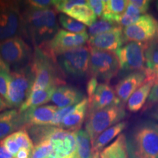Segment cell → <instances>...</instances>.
<instances>
[{"label": "cell", "instance_id": "7", "mask_svg": "<svg viewBox=\"0 0 158 158\" xmlns=\"http://www.w3.org/2000/svg\"><path fill=\"white\" fill-rule=\"evenodd\" d=\"M0 56L13 71L29 66L32 60L31 48L20 37L0 43Z\"/></svg>", "mask_w": 158, "mask_h": 158}, {"label": "cell", "instance_id": "20", "mask_svg": "<svg viewBox=\"0 0 158 158\" xmlns=\"http://www.w3.org/2000/svg\"><path fill=\"white\" fill-rule=\"evenodd\" d=\"M21 129L23 124L19 110L13 108L0 113V141Z\"/></svg>", "mask_w": 158, "mask_h": 158}, {"label": "cell", "instance_id": "1", "mask_svg": "<svg viewBox=\"0 0 158 158\" xmlns=\"http://www.w3.org/2000/svg\"><path fill=\"white\" fill-rule=\"evenodd\" d=\"M129 158H158V124L144 121L126 137Z\"/></svg>", "mask_w": 158, "mask_h": 158}, {"label": "cell", "instance_id": "49", "mask_svg": "<svg viewBox=\"0 0 158 158\" xmlns=\"http://www.w3.org/2000/svg\"><path fill=\"white\" fill-rule=\"evenodd\" d=\"M90 158H92V157H90Z\"/></svg>", "mask_w": 158, "mask_h": 158}, {"label": "cell", "instance_id": "32", "mask_svg": "<svg viewBox=\"0 0 158 158\" xmlns=\"http://www.w3.org/2000/svg\"><path fill=\"white\" fill-rule=\"evenodd\" d=\"M10 70H0V97L8 105V89L10 82ZM9 106V105H8Z\"/></svg>", "mask_w": 158, "mask_h": 158}, {"label": "cell", "instance_id": "13", "mask_svg": "<svg viewBox=\"0 0 158 158\" xmlns=\"http://www.w3.org/2000/svg\"><path fill=\"white\" fill-rule=\"evenodd\" d=\"M48 140L53 144V152L49 158H78L76 131L56 127Z\"/></svg>", "mask_w": 158, "mask_h": 158}, {"label": "cell", "instance_id": "31", "mask_svg": "<svg viewBox=\"0 0 158 158\" xmlns=\"http://www.w3.org/2000/svg\"><path fill=\"white\" fill-rule=\"evenodd\" d=\"M13 137L14 138L15 141L19 147L21 149H25L28 150H31L34 148V143L30 136H29L28 132L26 129H21L15 132L14 133L12 134Z\"/></svg>", "mask_w": 158, "mask_h": 158}, {"label": "cell", "instance_id": "48", "mask_svg": "<svg viewBox=\"0 0 158 158\" xmlns=\"http://www.w3.org/2000/svg\"><path fill=\"white\" fill-rule=\"evenodd\" d=\"M156 5H157V8L158 10V2H157V4H156Z\"/></svg>", "mask_w": 158, "mask_h": 158}, {"label": "cell", "instance_id": "33", "mask_svg": "<svg viewBox=\"0 0 158 158\" xmlns=\"http://www.w3.org/2000/svg\"><path fill=\"white\" fill-rule=\"evenodd\" d=\"M87 4L85 0H54V7L57 10L62 12L63 14H66L74 6Z\"/></svg>", "mask_w": 158, "mask_h": 158}, {"label": "cell", "instance_id": "3", "mask_svg": "<svg viewBox=\"0 0 158 158\" xmlns=\"http://www.w3.org/2000/svg\"><path fill=\"white\" fill-rule=\"evenodd\" d=\"M54 58L39 46H35L31 67L35 76L31 92L51 87H58L63 81L59 78Z\"/></svg>", "mask_w": 158, "mask_h": 158}, {"label": "cell", "instance_id": "23", "mask_svg": "<svg viewBox=\"0 0 158 158\" xmlns=\"http://www.w3.org/2000/svg\"><path fill=\"white\" fill-rule=\"evenodd\" d=\"M57 87H51L47 89L32 92L26 101L19 108V113H23L28 109L42 106L51 100L53 94Z\"/></svg>", "mask_w": 158, "mask_h": 158}, {"label": "cell", "instance_id": "4", "mask_svg": "<svg viewBox=\"0 0 158 158\" xmlns=\"http://www.w3.org/2000/svg\"><path fill=\"white\" fill-rule=\"evenodd\" d=\"M126 112L122 105L110 106L88 113L85 130L89 135L92 143L102 132L121 122L125 118Z\"/></svg>", "mask_w": 158, "mask_h": 158}, {"label": "cell", "instance_id": "45", "mask_svg": "<svg viewBox=\"0 0 158 158\" xmlns=\"http://www.w3.org/2000/svg\"><path fill=\"white\" fill-rule=\"evenodd\" d=\"M2 69H6V70H10V67L7 65L6 63L4 62V60L2 59L1 56H0V70H2Z\"/></svg>", "mask_w": 158, "mask_h": 158}, {"label": "cell", "instance_id": "27", "mask_svg": "<svg viewBox=\"0 0 158 158\" xmlns=\"http://www.w3.org/2000/svg\"><path fill=\"white\" fill-rule=\"evenodd\" d=\"M59 21L63 28L70 32L76 34L86 32V26L63 13L59 15Z\"/></svg>", "mask_w": 158, "mask_h": 158}, {"label": "cell", "instance_id": "40", "mask_svg": "<svg viewBox=\"0 0 158 158\" xmlns=\"http://www.w3.org/2000/svg\"><path fill=\"white\" fill-rule=\"evenodd\" d=\"M98 79L94 77H91L89 79L87 84H86V92H87L88 100L92 98L93 94L97 89V87L98 86Z\"/></svg>", "mask_w": 158, "mask_h": 158}, {"label": "cell", "instance_id": "10", "mask_svg": "<svg viewBox=\"0 0 158 158\" xmlns=\"http://www.w3.org/2000/svg\"><path fill=\"white\" fill-rule=\"evenodd\" d=\"M150 43L128 42L116 51L119 68L125 72L147 70L146 51Z\"/></svg>", "mask_w": 158, "mask_h": 158}, {"label": "cell", "instance_id": "35", "mask_svg": "<svg viewBox=\"0 0 158 158\" xmlns=\"http://www.w3.org/2000/svg\"><path fill=\"white\" fill-rule=\"evenodd\" d=\"M106 1L103 0H89L87 5L94 12L97 17L102 18L106 7Z\"/></svg>", "mask_w": 158, "mask_h": 158}, {"label": "cell", "instance_id": "29", "mask_svg": "<svg viewBox=\"0 0 158 158\" xmlns=\"http://www.w3.org/2000/svg\"><path fill=\"white\" fill-rule=\"evenodd\" d=\"M147 70L149 72L158 71V42L150 43L146 51Z\"/></svg>", "mask_w": 158, "mask_h": 158}, {"label": "cell", "instance_id": "22", "mask_svg": "<svg viewBox=\"0 0 158 158\" xmlns=\"http://www.w3.org/2000/svg\"><path fill=\"white\" fill-rule=\"evenodd\" d=\"M126 127L127 122H121L102 132L92 143V153L100 152V151L106 148L112 140H114L116 136L119 135Z\"/></svg>", "mask_w": 158, "mask_h": 158}, {"label": "cell", "instance_id": "47", "mask_svg": "<svg viewBox=\"0 0 158 158\" xmlns=\"http://www.w3.org/2000/svg\"><path fill=\"white\" fill-rule=\"evenodd\" d=\"M154 116H155V117L156 118H158V110H157V112H156L155 114V115H154Z\"/></svg>", "mask_w": 158, "mask_h": 158}, {"label": "cell", "instance_id": "12", "mask_svg": "<svg viewBox=\"0 0 158 158\" xmlns=\"http://www.w3.org/2000/svg\"><path fill=\"white\" fill-rule=\"evenodd\" d=\"M89 39V36L87 32L76 34L64 29H59L54 37L46 43L45 51L54 59L65 51L83 46L88 43Z\"/></svg>", "mask_w": 158, "mask_h": 158}, {"label": "cell", "instance_id": "15", "mask_svg": "<svg viewBox=\"0 0 158 158\" xmlns=\"http://www.w3.org/2000/svg\"><path fill=\"white\" fill-rule=\"evenodd\" d=\"M147 70L130 73L118 81L115 86V92L122 105L127 102L136 90L145 82Z\"/></svg>", "mask_w": 158, "mask_h": 158}, {"label": "cell", "instance_id": "2", "mask_svg": "<svg viewBox=\"0 0 158 158\" xmlns=\"http://www.w3.org/2000/svg\"><path fill=\"white\" fill-rule=\"evenodd\" d=\"M25 31L40 47L48 43L59 30L56 21V12L53 9L37 10L28 7L23 14Z\"/></svg>", "mask_w": 158, "mask_h": 158}, {"label": "cell", "instance_id": "28", "mask_svg": "<svg viewBox=\"0 0 158 158\" xmlns=\"http://www.w3.org/2000/svg\"><path fill=\"white\" fill-rule=\"evenodd\" d=\"M118 26L119 25L118 23L107 21V20H99V21H96L93 24L89 27L88 35L89 36V38L94 37L112 30Z\"/></svg>", "mask_w": 158, "mask_h": 158}, {"label": "cell", "instance_id": "8", "mask_svg": "<svg viewBox=\"0 0 158 158\" xmlns=\"http://www.w3.org/2000/svg\"><path fill=\"white\" fill-rule=\"evenodd\" d=\"M35 76L31 64L10 73L8 89V105L10 108H20L30 95Z\"/></svg>", "mask_w": 158, "mask_h": 158}, {"label": "cell", "instance_id": "38", "mask_svg": "<svg viewBox=\"0 0 158 158\" xmlns=\"http://www.w3.org/2000/svg\"><path fill=\"white\" fill-rule=\"evenodd\" d=\"M158 103V84H155L152 89L149 98H148L147 104L144 106V110L151 108L154 105Z\"/></svg>", "mask_w": 158, "mask_h": 158}, {"label": "cell", "instance_id": "18", "mask_svg": "<svg viewBox=\"0 0 158 158\" xmlns=\"http://www.w3.org/2000/svg\"><path fill=\"white\" fill-rule=\"evenodd\" d=\"M84 94L73 86L62 85L55 89L51 101L58 108L74 106L84 100Z\"/></svg>", "mask_w": 158, "mask_h": 158}, {"label": "cell", "instance_id": "41", "mask_svg": "<svg viewBox=\"0 0 158 158\" xmlns=\"http://www.w3.org/2000/svg\"><path fill=\"white\" fill-rule=\"evenodd\" d=\"M31 151L25 149H21L16 155L14 156V158H30Z\"/></svg>", "mask_w": 158, "mask_h": 158}, {"label": "cell", "instance_id": "30", "mask_svg": "<svg viewBox=\"0 0 158 158\" xmlns=\"http://www.w3.org/2000/svg\"><path fill=\"white\" fill-rule=\"evenodd\" d=\"M53 152V144L50 140H45L35 144L31 150L30 158H49Z\"/></svg>", "mask_w": 158, "mask_h": 158}, {"label": "cell", "instance_id": "46", "mask_svg": "<svg viewBox=\"0 0 158 158\" xmlns=\"http://www.w3.org/2000/svg\"><path fill=\"white\" fill-rule=\"evenodd\" d=\"M92 158H100V152L92 153Z\"/></svg>", "mask_w": 158, "mask_h": 158}, {"label": "cell", "instance_id": "26", "mask_svg": "<svg viewBox=\"0 0 158 158\" xmlns=\"http://www.w3.org/2000/svg\"><path fill=\"white\" fill-rule=\"evenodd\" d=\"M65 15H68L72 19L88 27L93 24L98 18L94 12L87 5V4L74 6Z\"/></svg>", "mask_w": 158, "mask_h": 158}, {"label": "cell", "instance_id": "16", "mask_svg": "<svg viewBox=\"0 0 158 158\" xmlns=\"http://www.w3.org/2000/svg\"><path fill=\"white\" fill-rule=\"evenodd\" d=\"M88 113L110 106L122 105L120 100L116 96L115 90L108 83L99 84L93 96L89 100H88Z\"/></svg>", "mask_w": 158, "mask_h": 158}, {"label": "cell", "instance_id": "36", "mask_svg": "<svg viewBox=\"0 0 158 158\" xmlns=\"http://www.w3.org/2000/svg\"><path fill=\"white\" fill-rule=\"evenodd\" d=\"M26 2L29 7L37 10L51 9L54 6V0H29Z\"/></svg>", "mask_w": 158, "mask_h": 158}, {"label": "cell", "instance_id": "25", "mask_svg": "<svg viewBox=\"0 0 158 158\" xmlns=\"http://www.w3.org/2000/svg\"><path fill=\"white\" fill-rule=\"evenodd\" d=\"M129 1L127 0H108L106 2V7L102 19L117 23L121 15L126 10Z\"/></svg>", "mask_w": 158, "mask_h": 158}, {"label": "cell", "instance_id": "19", "mask_svg": "<svg viewBox=\"0 0 158 158\" xmlns=\"http://www.w3.org/2000/svg\"><path fill=\"white\" fill-rule=\"evenodd\" d=\"M88 98H85L81 102L75 106L72 111L65 116L58 127L70 131H78L81 130L80 128L86 118V114H88Z\"/></svg>", "mask_w": 158, "mask_h": 158}, {"label": "cell", "instance_id": "21", "mask_svg": "<svg viewBox=\"0 0 158 158\" xmlns=\"http://www.w3.org/2000/svg\"><path fill=\"white\" fill-rule=\"evenodd\" d=\"M155 85L154 81L146 79L145 82L130 96L127 102V108L130 112H138L147 102L152 89Z\"/></svg>", "mask_w": 158, "mask_h": 158}, {"label": "cell", "instance_id": "43", "mask_svg": "<svg viewBox=\"0 0 158 158\" xmlns=\"http://www.w3.org/2000/svg\"><path fill=\"white\" fill-rule=\"evenodd\" d=\"M147 78L154 81L155 84H158V71L152 73L147 70Z\"/></svg>", "mask_w": 158, "mask_h": 158}, {"label": "cell", "instance_id": "37", "mask_svg": "<svg viewBox=\"0 0 158 158\" xmlns=\"http://www.w3.org/2000/svg\"><path fill=\"white\" fill-rule=\"evenodd\" d=\"M1 143L2 145L6 148V149L12 155H13V157L19 152L20 150V148L18 145L16 141H15L14 138L13 137V135H10L7 136V138H5V139H3L1 141Z\"/></svg>", "mask_w": 158, "mask_h": 158}, {"label": "cell", "instance_id": "34", "mask_svg": "<svg viewBox=\"0 0 158 158\" xmlns=\"http://www.w3.org/2000/svg\"><path fill=\"white\" fill-rule=\"evenodd\" d=\"M75 107L74 106H69V107L63 108H58L56 113L54 114V118L49 125L54 126V127H58L59 124L62 123L63 119L65 118V116H68L69 114L72 111Z\"/></svg>", "mask_w": 158, "mask_h": 158}, {"label": "cell", "instance_id": "14", "mask_svg": "<svg viewBox=\"0 0 158 158\" xmlns=\"http://www.w3.org/2000/svg\"><path fill=\"white\" fill-rule=\"evenodd\" d=\"M123 29L118 26L115 29L94 37H90L88 45L90 48L115 53L124 45Z\"/></svg>", "mask_w": 158, "mask_h": 158}, {"label": "cell", "instance_id": "44", "mask_svg": "<svg viewBox=\"0 0 158 158\" xmlns=\"http://www.w3.org/2000/svg\"><path fill=\"white\" fill-rule=\"evenodd\" d=\"M10 108L6 102L2 100V98L0 97V112L3 111L4 110H6L7 108Z\"/></svg>", "mask_w": 158, "mask_h": 158}, {"label": "cell", "instance_id": "5", "mask_svg": "<svg viewBox=\"0 0 158 158\" xmlns=\"http://www.w3.org/2000/svg\"><path fill=\"white\" fill-rule=\"evenodd\" d=\"M25 32L23 17L17 2L0 1V43Z\"/></svg>", "mask_w": 158, "mask_h": 158}, {"label": "cell", "instance_id": "24", "mask_svg": "<svg viewBox=\"0 0 158 158\" xmlns=\"http://www.w3.org/2000/svg\"><path fill=\"white\" fill-rule=\"evenodd\" d=\"M100 158H129L127 140L124 134H120L117 138L100 152Z\"/></svg>", "mask_w": 158, "mask_h": 158}, {"label": "cell", "instance_id": "9", "mask_svg": "<svg viewBox=\"0 0 158 158\" xmlns=\"http://www.w3.org/2000/svg\"><path fill=\"white\" fill-rule=\"evenodd\" d=\"M119 69L115 53L90 48L89 73L92 77L108 82L117 75Z\"/></svg>", "mask_w": 158, "mask_h": 158}, {"label": "cell", "instance_id": "6", "mask_svg": "<svg viewBox=\"0 0 158 158\" xmlns=\"http://www.w3.org/2000/svg\"><path fill=\"white\" fill-rule=\"evenodd\" d=\"M90 48L83 45L59 54L56 57L59 66L63 73L73 78H80L89 73Z\"/></svg>", "mask_w": 158, "mask_h": 158}, {"label": "cell", "instance_id": "42", "mask_svg": "<svg viewBox=\"0 0 158 158\" xmlns=\"http://www.w3.org/2000/svg\"><path fill=\"white\" fill-rule=\"evenodd\" d=\"M0 158H14L0 141Z\"/></svg>", "mask_w": 158, "mask_h": 158}, {"label": "cell", "instance_id": "11", "mask_svg": "<svg viewBox=\"0 0 158 158\" xmlns=\"http://www.w3.org/2000/svg\"><path fill=\"white\" fill-rule=\"evenodd\" d=\"M124 43L158 42V21L150 14L142 15L135 23L123 29Z\"/></svg>", "mask_w": 158, "mask_h": 158}, {"label": "cell", "instance_id": "39", "mask_svg": "<svg viewBox=\"0 0 158 158\" xmlns=\"http://www.w3.org/2000/svg\"><path fill=\"white\" fill-rule=\"evenodd\" d=\"M129 3L140 10L144 15L149 8L150 1L149 0H130Z\"/></svg>", "mask_w": 158, "mask_h": 158}, {"label": "cell", "instance_id": "17", "mask_svg": "<svg viewBox=\"0 0 158 158\" xmlns=\"http://www.w3.org/2000/svg\"><path fill=\"white\" fill-rule=\"evenodd\" d=\"M58 108L54 105L42 106L20 113L23 129L29 126L49 125Z\"/></svg>", "mask_w": 158, "mask_h": 158}]
</instances>
